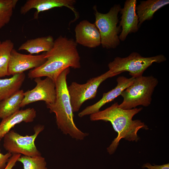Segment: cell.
I'll list each match as a JSON object with an SVG mask.
<instances>
[{"label":"cell","mask_w":169,"mask_h":169,"mask_svg":"<svg viewBox=\"0 0 169 169\" xmlns=\"http://www.w3.org/2000/svg\"><path fill=\"white\" fill-rule=\"evenodd\" d=\"M44 129L43 125H36L34 133L31 135L22 136L13 130H10L3 137V146L8 152L28 156L41 155L35 144V141Z\"/></svg>","instance_id":"cell-7"},{"label":"cell","mask_w":169,"mask_h":169,"mask_svg":"<svg viewBox=\"0 0 169 169\" xmlns=\"http://www.w3.org/2000/svg\"><path fill=\"white\" fill-rule=\"evenodd\" d=\"M47 59L44 54L33 55L18 52L14 48L11 51L8 68V76L23 73L29 69L38 67L43 64Z\"/></svg>","instance_id":"cell-10"},{"label":"cell","mask_w":169,"mask_h":169,"mask_svg":"<svg viewBox=\"0 0 169 169\" xmlns=\"http://www.w3.org/2000/svg\"><path fill=\"white\" fill-rule=\"evenodd\" d=\"M18 161L23 165V169H47L45 158L41 156H28L21 155Z\"/></svg>","instance_id":"cell-22"},{"label":"cell","mask_w":169,"mask_h":169,"mask_svg":"<svg viewBox=\"0 0 169 169\" xmlns=\"http://www.w3.org/2000/svg\"><path fill=\"white\" fill-rule=\"evenodd\" d=\"M169 3V0H147L140 1L136 9L139 18V28L146 20L151 19L156 11Z\"/></svg>","instance_id":"cell-16"},{"label":"cell","mask_w":169,"mask_h":169,"mask_svg":"<svg viewBox=\"0 0 169 169\" xmlns=\"http://www.w3.org/2000/svg\"><path fill=\"white\" fill-rule=\"evenodd\" d=\"M157 79L152 76L135 78L133 83L121 93L123 99L119 107L124 110L136 108L139 105L147 107L151 104V96L158 84Z\"/></svg>","instance_id":"cell-4"},{"label":"cell","mask_w":169,"mask_h":169,"mask_svg":"<svg viewBox=\"0 0 169 169\" xmlns=\"http://www.w3.org/2000/svg\"><path fill=\"white\" fill-rule=\"evenodd\" d=\"M120 4H115L108 13L99 12L94 7L95 21L94 24L99 32L101 44L107 49L116 48L120 44L118 34L121 32L120 27L117 26L119 21L118 14L121 9Z\"/></svg>","instance_id":"cell-5"},{"label":"cell","mask_w":169,"mask_h":169,"mask_svg":"<svg viewBox=\"0 0 169 169\" xmlns=\"http://www.w3.org/2000/svg\"><path fill=\"white\" fill-rule=\"evenodd\" d=\"M18 0H0V29L10 22Z\"/></svg>","instance_id":"cell-21"},{"label":"cell","mask_w":169,"mask_h":169,"mask_svg":"<svg viewBox=\"0 0 169 169\" xmlns=\"http://www.w3.org/2000/svg\"><path fill=\"white\" fill-rule=\"evenodd\" d=\"M36 116V111L33 108L19 110L2 119L0 123V142L4 136L17 124L22 122H32Z\"/></svg>","instance_id":"cell-15"},{"label":"cell","mask_w":169,"mask_h":169,"mask_svg":"<svg viewBox=\"0 0 169 169\" xmlns=\"http://www.w3.org/2000/svg\"><path fill=\"white\" fill-rule=\"evenodd\" d=\"M118 102L115 103L105 109L90 115L91 121L101 120L110 122L118 133L117 136L107 148L110 155L115 151L121 139L123 138L129 141L137 142L139 139L138 131L141 129H148L141 120H132L133 117L142 110V108L124 110L120 108Z\"/></svg>","instance_id":"cell-2"},{"label":"cell","mask_w":169,"mask_h":169,"mask_svg":"<svg viewBox=\"0 0 169 169\" xmlns=\"http://www.w3.org/2000/svg\"><path fill=\"white\" fill-rule=\"evenodd\" d=\"M142 167L147 168L148 169H169V164L161 165L152 166L150 164L147 163L144 164Z\"/></svg>","instance_id":"cell-25"},{"label":"cell","mask_w":169,"mask_h":169,"mask_svg":"<svg viewBox=\"0 0 169 169\" xmlns=\"http://www.w3.org/2000/svg\"><path fill=\"white\" fill-rule=\"evenodd\" d=\"M70 68L64 70L55 82L56 97L52 104L46 105L51 113L55 115L58 128L66 135H69L76 140H82L89 135L78 129L74 121V114L69 94L67 76Z\"/></svg>","instance_id":"cell-3"},{"label":"cell","mask_w":169,"mask_h":169,"mask_svg":"<svg viewBox=\"0 0 169 169\" xmlns=\"http://www.w3.org/2000/svg\"><path fill=\"white\" fill-rule=\"evenodd\" d=\"M77 44L73 38L59 36L54 41L52 48L45 52L46 62L40 66L30 70L28 77L33 79L46 76L55 82L59 75L68 68L81 67Z\"/></svg>","instance_id":"cell-1"},{"label":"cell","mask_w":169,"mask_h":169,"mask_svg":"<svg viewBox=\"0 0 169 169\" xmlns=\"http://www.w3.org/2000/svg\"><path fill=\"white\" fill-rule=\"evenodd\" d=\"M35 87L24 93V98L20 105L23 107L29 104L38 101H44L46 105L52 104L55 100L56 91L55 82L49 77L42 79L41 77L34 78Z\"/></svg>","instance_id":"cell-9"},{"label":"cell","mask_w":169,"mask_h":169,"mask_svg":"<svg viewBox=\"0 0 169 169\" xmlns=\"http://www.w3.org/2000/svg\"><path fill=\"white\" fill-rule=\"evenodd\" d=\"M76 3L75 0H28L21 7L20 13L21 14L25 15L30 10L35 9L37 12L34 13V18L37 19L40 12L55 8L65 7L74 13L76 18L78 17L74 8Z\"/></svg>","instance_id":"cell-14"},{"label":"cell","mask_w":169,"mask_h":169,"mask_svg":"<svg viewBox=\"0 0 169 169\" xmlns=\"http://www.w3.org/2000/svg\"><path fill=\"white\" fill-rule=\"evenodd\" d=\"M24 92L20 90L0 102V118L3 119L19 110L20 105L24 98Z\"/></svg>","instance_id":"cell-19"},{"label":"cell","mask_w":169,"mask_h":169,"mask_svg":"<svg viewBox=\"0 0 169 169\" xmlns=\"http://www.w3.org/2000/svg\"><path fill=\"white\" fill-rule=\"evenodd\" d=\"M77 44L89 48L101 45V38L98 29L94 23L87 20L81 21L74 29Z\"/></svg>","instance_id":"cell-13"},{"label":"cell","mask_w":169,"mask_h":169,"mask_svg":"<svg viewBox=\"0 0 169 169\" xmlns=\"http://www.w3.org/2000/svg\"><path fill=\"white\" fill-rule=\"evenodd\" d=\"M25 78L24 73H22L9 78L0 79V102L19 90Z\"/></svg>","instance_id":"cell-18"},{"label":"cell","mask_w":169,"mask_h":169,"mask_svg":"<svg viewBox=\"0 0 169 169\" xmlns=\"http://www.w3.org/2000/svg\"><path fill=\"white\" fill-rule=\"evenodd\" d=\"M117 75L109 70L89 79L84 84L73 82L67 89L73 112H78L86 101L95 98L101 84L107 79Z\"/></svg>","instance_id":"cell-8"},{"label":"cell","mask_w":169,"mask_h":169,"mask_svg":"<svg viewBox=\"0 0 169 169\" xmlns=\"http://www.w3.org/2000/svg\"><path fill=\"white\" fill-rule=\"evenodd\" d=\"M12 154L7 152L5 154H3L0 150V169H4L6 167L8 163Z\"/></svg>","instance_id":"cell-23"},{"label":"cell","mask_w":169,"mask_h":169,"mask_svg":"<svg viewBox=\"0 0 169 169\" xmlns=\"http://www.w3.org/2000/svg\"><path fill=\"white\" fill-rule=\"evenodd\" d=\"M135 78L131 77L128 78L124 76L118 77L117 79V84L114 89L107 93L103 94L101 99L95 103L86 107L78 114L80 117L90 115L100 111V108L106 104L113 100L120 95L122 92L131 85Z\"/></svg>","instance_id":"cell-12"},{"label":"cell","mask_w":169,"mask_h":169,"mask_svg":"<svg viewBox=\"0 0 169 169\" xmlns=\"http://www.w3.org/2000/svg\"><path fill=\"white\" fill-rule=\"evenodd\" d=\"M166 59L162 54L145 57L136 52H133L125 58L116 57L109 63L108 67L109 70L114 74L118 75L128 72L131 77L135 78L142 76L145 71L153 63H161Z\"/></svg>","instance_id":"cell-6"},{"label":"cell","mask_w":169,"mask_h":169,"mask_svg":"<svg viewBox=\"0 0 169 169\" xmlns=\"http://www.w3.org/2000/svg\"><path fill=\"white\" fill-rule=\"evenodd\" d=\"M21 155L20 154H13L4 169H12L16 164V162L18 161V158Z\"/></svg>","instance_id":"cell-24"},{"label":"cell","mask_w":169,"mask_h":169,"mask_svg":"<svg viewBox=\"0 0 169 169\" xmlns=\"http://www.w3.org/2000/svg\"><path fill=\"white\" fill-rule=\"evenodd\" d=\"M54 41L51 35L28 39L22 44L18 50H26L31 54L42 52H46L52 48Z\"/></svg>","instance_id":"cell-17"},{"label":"cell","mask_w":169,"mask_h":169,"mask_svg":"<svg viewBox=\"0 0 169 169\" xmlns=\"http://www.w3.org/2000/svg\"><path fill=\"white\" fill-rule=\"evenodd\" d=\"M14 46V43L10 39L2 42L0 48V78L8 76L10 54Z\"/></svg>","instance_id":"cell-20"},{"label":"cell","mask_w":169,"mask_h":169,"mask_svg":"<svg viewBox=\"0 0 169 169\" xmlns=\"http://www.w3.org/2000/svg\"><path fill=\"white\" fill-rule=\"evenodd\" d=\"M2 43V42L0 40V47H1V45Z\"/></svg>","instance_id":"cell-26"},{"label":"cell","mask_w":169,"mask_h":169,"mask_svg":"<svg viewBox=\"0 0 169 169\" xmlns=\"http://www.w3.org/2000/svg\"><path fill=\"white\" fill-rule=\"evenodd\" d=\"M136 0H126L124 7L121 8V14L119 26L121 31L119 37L120 40L124 41L128 35L137 32L139 28L138 17L136 13Z\"/></svg>","instance_id":"cell-11"}]
</instances>
